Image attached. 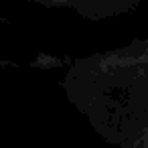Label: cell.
<instances>
[{
    "instance_id": "obj_1",
    "label": "cell",
    "mask_w": 148,
    "mask_h": 148,
    "mask_svg": "<svg viewBox=\"0 0 148 148\" xmlns=\"http://www.w3.org/2000/svg\"><path fill=\"white\" fill-rule=\"evenodd\" d=\"M75 99L116 148H148V37L91 55L75 67Z\"/></svg>"
},
{
    "instance_id": "obj_2",
    "label": "cell",
    "mask_w": 148,
    "mask_h": 148,
    "mask_svg": "<svg viewBox=\"0 0 148 148\" xmlns=\"http://www.w3.org/2000/svg\"><path fill=\"white\" fill-rule=\"evenodd\" d=\"M57 2L73 4L89 18H114L144 4L146 0H57Z\"/></svg>"
}]
</instances>
